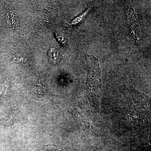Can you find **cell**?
Instances as JSON below:
<instances>
[{
  "mask_svg": "<svg viewBox=\"0 0 151 151\" xmlns=\"http://www.w3.org/2000/svg\"><path fill=\"white\" fill-rule=\"evenodd\" d=\"M86 60L88 68L86 78V91L88 97L98 105L99 102V88L101 85L100 70L99 60L93 55L86 54Z\"/></svg>",
  "mask_w": 151,
  "mask_h": 151,
  "instance_id": "obj_1",
  "label": "cell"
},
{
  "mask_svg": "<svg viewBox=\"0 0 151 151\" xmlns=\"http://www.w3.org/2000/svg\"><path fill=\"white\" fill-rule=\"evenodd\" d=\"M92 9V7L88 8L85 11H84L83 12L80 14L79 15L76 17L72 21H71L70 22L68 23V24L71 27L78 28L80 25L82 23V22L84 21V20L86 19L88 14L91 12Z\"/></svg>",
  "mask_w": 151,
  "mask_h": 151,
  "instance_id": "obj_2",
  "label": "cell"
},
{
  "mask_svg": "<svg viewBox=\"0 0 151 151\" xmlns=\"http://www.w3.org/2000/svg\"><path fill=\"white\" fill-rule=\"evenodd\" d=\"M18 117V111L13 109L4 119L1 120L2 125L3 126H9L12 125L16 122Z\"/></svg>",
  "mask_w": 151,
  "mask_h": 151,
  "instance_id": "obj_3",
  "label": "cell"
},
{
  "mask_svg": "<svg viewBox=\"0 0 151 151\" xmlns=\"http://www.w3.org/2000/svg\"><path fill=\"white\" fill-rule=\"evenodd\" d=\"M12 61L18 63H26L28 60V57L24 52H14L11 55Z\"/></svg>",
  "mask_w": 151,
  "mask_h": 151,
  "instance_id": "obj_4",
  "label": "cell"
},
{
  "mask_svg": "<svg viewBox=\"0 0 151 151\" xmlns=\"http://www.w3.org/2000/svg\"><path fill=\"white\" fill-rule=\"evenodd\" d=\"M55 36L57 40L62 46L67 49H70V47L68 45V39L67 36L63 32L56 31L55 32Z\"/></svg>",
  "mask_w": 151,
  "mask_h": 151,
  "instance_id": "obj_5",
  "label": "cell"
},
{
  "mask_svg": "<svg viewBox=\"0 0 151 151\" xmlns=\"http://www.w3.org/2000/svg\"><path fill=\"white\" fill-rule=\"evenodd\" d=\"M59 53L57 50L54 47L50 49L47 52L48 57L52 62L56 63L58 60L59 57Z\"/></svg>",
  "mask_w": 151,
  "mask_h": 151,
  "instance_id": "obj_6",
  "label": "cell"
},
{
  "mask_svg": "<svg viewBox=\"0 0 151 151\" xmlns=\"http://www.w3.org/2000/svg\"><path fill=\"white\" fill-rule=\"evenodd\" d=\"M31 89L36 94H42L45 92V88L42 85L38 83H35L32 86Z\"/></svg>",
  "mask_w": 151,
  "mask_h": 151,
  "instance_id": "obj_7",
  "label": "cell"
},
{
  "mask_svg": "<svg viewBox=\"0 0 151 151\" xmlns=\"http://www.w3.org/2000/svg\"><path fill=\"white\" fill-rule=\"evenodd\" d=\"M7 21L11 26L15 27L16 24V18L14 14L12 12L9 13L7 14Z\"/></svg>",
  "mask_w": 151,
  "mask_h": 151,
  "instance_id": "obj_8",
  "label": "cell"
}]
</instances>
